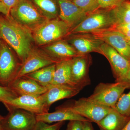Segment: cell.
I'll list each match as a JSON object with an SVG mask.
<instances>
[{
	"label": "cell",
	"mask_w": 130,
	"mask_h": 130,
	"mask_svg": "<svg viewBox=\"0 0 130 130\" xmlns=\"http://www.w3.org/2000/svg\"><path fill=\"white\" fill-rule=\"evenodd\" d=\"M58 62L51 56L37 51H31L22 63L15 78L25 76Z\"/></svg>",
	"instance_id": "cell-14"
},
{
	"label": "cell",
	"mask_w": 130,
	"mask_h": 130,
	"mask_svg": "<svg viewBox=\"0 0 130 130\" xmlns=\"http://www.w3.org/2000/svg\"><path fill=\"white\" fill-rule=\"evenodd\" d=\"M7 87L18 96H40L44 94L48 88L40 85L32 79L24 76L16 78Z\"/></svg>",
	"instance_id": "cell-16"
},
{
	"label": "cell",
	"mask_w": 130,
	"mask_h": 130,
	"mask_svg": "<svg viewBox=\"0 0 130 130\" xmlns=\"http://www.w3.org/2000/svg\"><path fill=\"white\" fill-rule=\"evenodd\" d=\"M124 1V0H97L94 11L98 9L112 10Z\"/></svg>",
	"instance_id": "cell-27"
},
{
	"label": "cell",
	"mask_w": 130,
	"mask_h": 130,
	"mask_svg": "<svg viewBox=\"0 0 130 130\" xmlns=\"http://www.w3.org/2000/svg\"><path fill=\"white\" fill-rule=\"evenodd\" d=\"M129 1H130V0H129Z\"/></svg>",
	"instance_id": "cell-41"
},
{
	"label": "cell",
	"mask_w": 130,
	"mask_h": 130,
	"mask_svg": "<svg viewBox=\"0 0 130 130\" xmlns=\"http://www.w3.org/2000/svg\"><path fill=\"white\" fill-rule=\"evenodd\" d=\"M37 121L50 123L65 121L67 120H81L91 121L82 117L67 108L66 107H58L56 111L51 113H46L36 115Z\"/></svg>",
	"instance_id": "cell-18"
},
{
	"label": "cell",
	"mask_w": 130,
	"mask_h": 130,
	"mask_svg": "<svg viewBox=\"0 0 130 130\" xmlns=\"http://www.w3.org/2000/svg\"><path fill=\"white\" fill-rule=\"evenodd\" d=\"M59 8V18L70 28H74L86 18L87 14L70 0H56Z\"/></svg>",
	"instance_id": "cell-15"
},
{
	"label": "cell",
	"mask_w": 130,
	"mask_h": 130,
	"mask_svg": "<svg viewBox=\"0 0 130 130\" xmlns=\"http://www.w3.org/2000/svg\"><path fill=\"white\" fill-rule=\"evenodd\" d=\"M0 12L3 14L8 16L9 14V11L8 8L2 2L0 1Z\"/></svg>",
	"instance_id": "cell-33"
},
{
	"label": "cell",
	"mask_w": 130,
	"mask_h": 130,
	"mask_svg": "<svg viewBox=\"0 0 130 130\" xmlns=\"http://www.w3.org/2000/svg\"><path fill=\"white\" fill-rule=\"evenodd\" d=\"M81 90L75 87L64 85H51L42 95L49 108L59 100L73 97Z\"/></svg>",
	"instance_id": "cell-17"
},
{
	"label": "cell",
	"mask_w": 130,
	"mask_h": 130,
	"mask_svg": "<svg viewBox=\"0 0 130 130\" xmlns=\"http://www.w3.org/2000/svg\"><path fill=\"white\" fill-rule=\"evenodd\" d=\"M130 119V117L121 114L113 108L97 123L100 130H121Z\"/></svg>",
	"instance_id": "cell-19"
},
{
	"label": "cell",
	"mask_w": 130,
	"mask_h": 130,
	"mask_svg": "<svg viewBox=\"0 0 130 130\" xmlns=\"http://www.w3.org/2000/svg\"><path fill=\"white\" fill-rule=\"evenodd\" d=\"M90 61V58L88 55L77 56L72 59V79L81 90L90 84L91 80L88 74Z\"/></svg>",
	"instance_id": "cell-12"
},
{
	"label": "cell",
	"mask_w": 130,
	"mask_h": 130,
	"mask_svg": "<svg viewBox=\"0 0 130 130\" xmlns=\"http://www.w3.org/2000/svg\"><path fill=\"white\" fill-rule=\"evenodd\" d=\"M8 111L13 108L24 109L37 115L48 112L49 108L42 95L17 96L3 104Z\"/></svg>",
	"instance_id": "cell-8"
},
{
	"label": "cell",
	"mask_w": 130,
	"mask_h": 130,
	"mask_svg": "<svg viewBox=\"0 0 130 130\" xmlns=\"http://www.w3.org/2000/svg\"><path fill=\"white\" fill-rule=\"evenodd\" d=\"M73 35L68 42L79 55H87L92 52L99 53L100 47L104 42L96 38L91 33Z\"/></svg>",
	"instance_id": "cell-13"
},
{
	"label": "cell",
	"mask_w": 130,
	"mask_h": 130,
	"mask_svg": "<svg viewBox=\"0 0 130 130\" xmlns=\"http://www.w3.org/2000/svg\"><path fill=\"white\" fill-rule=\"evenodd\" d=\"M99 53L105 56L109 61L115 82H122L129 70V60L111 46L104 42L100 47Z\"/></svg>",
	"instance_id": "cell-10"
},
{
	"label": "cell",
	"mask_w": 130,
	"mask_h": 130,
	"mask_svg": "<svg viewBox=\"0 0 130 130\" xmlns=\"http://www.w3.org/2000/svg\"><path fill=\"white\" fill-rule=\"evenodd\" d=\"M17 96L9 87L0 85V102L4 104Z\"/></svg>",
	"instance_id": "cell-29"
},
{
	"label": "cell",
	"mask_w": 130,
	"mask_h": 130,
	"mask_svg": "<svg viewBox=\"0 0 130 130\" xmlns=\"http://www.w3.org/2000/svg\"><path fill=\"white\" fill-rule=\"evenodd\" d=\"M9 13L14 20L27 29H36L46 21L30 0H19Z\"/></svg>",
	"instance_id": "cell-2"
},
{
	"label": "cell",
	"mask_w": 130,
	"mask_h": 130,
	"mask_svg": "<svg viewBox=\"0 0 130 130\" xmlns=\"http://www.w3.org/2000/svg\"><path fill=\"white\" fill-rule=\"evenodd\" d=\"M51 56L58 62L70 60L79 55L75 49L65 41L58 40L47 47Z\"/></svg>",
	"instance_id": "cell-20"
},
{
	"label": "cell",
	"mask_w": 130,
	"mask_h": 130,
	"mask_svg": "<svg viewBox=\"0 0 130 130\" xmlns=\"http://www.w3.org/2000/svg\"><path fill=\"white\" fill-rule=\"evenodd\" d=\"M66 107L96 124L108 113L111 108L94 101L88 97L80 98L75 101L72 106Z\"/></svg>",
	"instance_id": "cell-7"
},
{
	"label": "cell",
	"mask_w": 130,
	"mask_h": 130,
	"mask_svg": "<svg viewBox=\"0 0 130 130\" xmlns=\"http://www.w3.org/2000/svg\"><path fill=\"white\" fill-rule=\"evenodd\" d=\"M2 0H0V1L2 2Z\"/></svg>",
	"instance_id": "cell-39"
},
{
	"label": "cell",
	"mask_w": 130,
	"mask_h": 130,
	"mask_svg": "<svg viewBox=\"0 0 130 130\" xmlns=\"http://www.w3.org/2000/svg\"><path fill=\"white\" fill-rule=\"evenodd\" d=\"M130 88V83L126 82L101 83L96 86L93 94L88 98L104 106L114 108L124 91Z\"/></svg>",
	"instance_id": "cell-4"
},
{
	"label": "cell",
	"mask_w": 130,
	"mask_h": 130,
	"mask_svg": "<svg viewBox=\"0 0 130 130\" xmlns=\"http://www.w3.org/2000/svg\"><path fill=\"white\" fill-rule=\"evenodd\" d=\"M83 130H94L91 122L88 121H84Z\"/></svg>",
	"instance_id": "cell-34"
},
{
	"label": "cell",
	"mask_w": 130,
	"mask_h": 130,
	"mask_svg": "<svg viewBox=\"0 0 130 130\" xmlns=\"http://www.w3.org/2000/svg\"><path fill=\"white\" fill-rule=\"evenodd\" d=\"M111 10L98 9L87 14L80 23L73 28L71 33H91L110 28L114 24Z\"/></svg>",
	"instance_id": "cell-5"
},
{
	"label": "cell",
	"mask_w": 130,
	"mask_h": 130,
	"mask_svg": "<svg viewBox=\"0 0 130 130\" xmlns=\"http://www.w3.org/2000/svg\"><path fill=\"white\" fill-rule=\"evenodd\" d=\"M56 64L41 68L24 76L30 78L44 87L48 88L52 84Z\"/></svg>",
	"instance_id": "cell-22"
},
{
	"label": "cell",
	"mask_w": 130,
	"mask_h": 130,
	"mask_svg": "<svg viewBox=\"0 0 130 130\" xmlns=\"http://www.w3.org/2000/svg\"><path fill=\"white\" fill-rule=\"evenodd\" d=\"M128 43H129V44L130 46V40H129V41H128Z\"/></svg>",
	"instance_id": "cell-38"
},
{
	"label": "cell",
	"mask_w": 130,
	"mask_h": 130,
	"mask_svg": "<svg viewBox=\"0 0 130 130\" xmlns=\"http://www.w3.org/2000/svg\"><path fill=\"white\" fill-rule=\"evenodd\" d=\"M96 1L97 0H72V1L87 14L94 11Z\"/></svg>",
	"instance_id": "cell-26"
},
{
	"label": "cell",
	"mask_w": 130,
	"mask_h": 130,
	"mask_svg": "<svg viewBox=\"0 0 130 130\" xmlns=\"http://www.w3.org/2000/svg\"><path fill=\"white\" fill-rule=\"evenodd\" d=\"M70 27L59 18L44 21L35 29L34 38L39 45L60 40L70 31Z\"/></svg>",
	"instance_id": "cell-3"
},
{
	"label": "cell",
	"mask_w": 130,
	"mask_h": 130,
	"mask_svg": "<svg viewBox=\"0 0 130 130\" xmlns=\"http://www.w3.org/2000/svg\"><path fill=\"white\" fill-rule=\"evenodd\" d=\"M110 28L121 33L127 41L130 40V23L115 24Z\"/></svg>",
	"instance_id": "cell-30"
},
{
	"label": "cell",
	"mask_w": 130,
	"mask_h": 130,
	"mask_svg": "<svg viewBox=\"0 0 130 130\" xmlns=\"http://www.w3.org/2000/svg\"><path fill=\"white\" fill-rule=\"evenodd\" d=\"M113 108L123 115L130 117V90L121 95Z\"/></svg>",
	"instance_id": "cell-25"
},
{
	"label": "cell",
	"mask_w": 130,
	"mask_h": 130,
	"mask_svg": "<svg viewBox=\"0 0 130 130\" xmlns=\"http://www.w3.org/2000/svg\"><path fill=\"white\" fill-rule=\"evenodd\" d=\"M121 130H130V119L125 126Z\"/></svg>",
	"instance_id": "cell-36"
},
{
	"label": "cell",
	"mask_w": 130,
	"mask_h": 130,
	"mask_svg": "<svg viewBox=\"0 0 130 130\" xmlns=\"http://www.w3.org/2000/svg\"><path fill=\"white\" fill-rule=\"evenodd\" d=\"M19 0H2V2L10 10L16 5Z\"/></svg>",
	"instance_id": "cell-32"
},
{
	"label": "cell",
	"mask_w": 130,
	"mask_h": 130,
	"mask_svg": "<svg viewBox=\"0 0 130 130\" xmlns=\"http://www.w3.org/2000/svg\"><path fill=\"white\" fill-rule=\"evenodd\" d=\"M21 66L6 45L0 48V85L7 87L15 79Z\"/></svg>",
	"instance_id": "cell-9"
},
{
	"label": "cell",
	"mask_w": 130,
	"mask_h": 130,
	"mask_svg": "<svg viewBox=\"0 0 130 130\" xmlns=\"http://www.w3.org/2000/svg\"><path fill=\"white\" fill-rule=\"evenodd\" d=\"M129 70L127 72V74L126 76L123 81L122 82H125L126 83H130V60H129Z\"/></svg>",
	"instance_id": "cell-35"
},
{
	"label": "cell",
	"mask_w": 130,
	"mask_h": 130,
	"mask_svg": "<svg viewBox=\"0 0 130 130\" xmlns=\"http://www.w3.org/2000/svg\"><path fill=\"white\" fill-rule=\"evenodd\" d=\"M91 33L96 38L108 44L122 56L130 60V46L128 41L121 33L110 28Z\"/></svg>",
	"instance_id": "cell-11"
},
{
	"label": "cell",
	"mask_w": 130,
	"mask_h": 130,
	"mask_svg": "<svg viewBox=\"0 0 130 130\" xmlns=\"http://www.w3.org/2000/svg\"><path fill=\"white\" fill-rule=\"evenodd\" d=\"M70 1H72V0H70Z\"/></svg>",
	"instance_id": "cell-40"
},
{
	"label": "cell",
	"mask_w": 130,
	"mask_h": 130,
	"mask_svg": "<svg viewBox=\"0 0 130 130\" xmlns=\"http://www.w3.org/2000/svg\"><path fill=\"white\" fill-rule=\"evenodd\" d=\"M8 112L0 116L3 130H32L37 123L36 115L24 109L13 108Z\"/></svg>",
	"instance_id": "cell-6"
},
{
	"label": "cell",
	"mask_w": 130,
	"mask_h": 130,
	"mask_svg": "<svg viewBox=\"0 0 130 130\" xmlns=\"http://www.w3.org/2000/svg\"><path fill=\"white\" fill-rule=\"evenodd\" d=\"M0 18V36L12 47L22 63L31 51L32 36L27 28L9 15Z\"/></svg>",
	"instance_id": "cell-1"
},
{
	"label": "cell",
	"mask_w": 130,
	"mask_h": 130,
	"mask_svg": "<svg viewBox=\"0 0 130 130\" xmlns=\"http://www.w3.org/2000/svg\"><path fill=\"white\" fill-rule=\"evenodd\" d=\"M84 121L81 120H71L68 124L66 130H83Z\"/></svg>",
	"instance_id": "cell-31"
},
{
	"label": "cell",
	"mask_w": 130,
	"mask_h": 130,
	"mask_svg": "<svg viewBox=\"0 0 130 130\" xmlns=\"http://www.w3.org/2000/svg\"><path fill=\"white\" fill-rule=\"evenodd\" d=\"M111 12L114 24L130 23V1L124 0Z\"/></svg>",
	"instance_id": "cell-24"
},
{
	"label": "cell",
	"mask_w": 130,
	"mask_h": 130,
	"mask_svg": "<svg viewBox=\"0 0 130 130\" xmlns=\"http://www.w3.org/2000/svg\"><path fill=\"white\" fill-rule=\"evenodd\" d=\"M44 18L47 19L57 18L59 14V8L56 0H30Z\"/></svg>",
	"instance_id": "cell-23"
},
{
	"label": "cell",
	"mask_w": 130,
	"mask_h": 130,
	"mask_svg": "<svg viewBox=\"0 0 130 130\" xmlns=\"http://www.w3.org/2000/svg\"><path fill=\"white\" fill-rule=\"evenodd\" d=\"M72 59L62 60L56 63L52 85H64L79 89L72 79Z\"/></svg>",
	"instance_id": "cell-21"
},
{
	"label": "cell",
	"mask_w": 130,
	"mask_h": 130,
	"mask_svg": "<svg viewBox=\"0 0 130 130\" xmlns=\"http://www.w3.org/2000/svg\"><path fill=\"white\" fill-rule=\"evenodd\" d=\"M1 116V115H0ZM0 130H3L2 127L1 125V122H0Z\"/></svg>",
	"instance_id": "cell-37"
},
{
	"label": "cell",
	"mask_w": 130,
	"mask_h": 130,
	"mask_svg": "<svg viewBox=\"0 0 130 130\" xmlns=\"http://www.w3.org/2000/svg\"><path fill=\"white\" fill-rule=\"evenodd\" d=\"M64 123L65 121H61L50 125L43 121H37L32 130H60Z\"/></svg>",
	"instance_id": "cell-28"
}]
</instances>
